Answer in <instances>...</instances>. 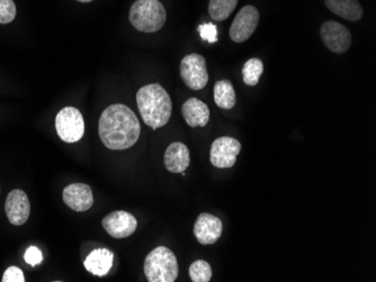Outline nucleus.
<instances>
[{
  "mask_svg": "<svg viewBox=\"0 0 376 282\" xmlns=\"http://www.w3.org/2000/svg\"><path fill=\"white\" fill-rule=\"evenodd\" d=\"M5 211L11 224L15 226L25 224L30 214V204L28 195L21 189L11 190L6 199Z\"/></svg>",
  "mask_w": 376,
  "mask_h": 282,
  "instance_id": "obj_11",
  "label": "nucleus"
},
{
  "mask_svg": "<svg viewBox=\"0 0 376 282\" xmlns=\"http://www.w3.org/2000/svg\"><path fill=\"white\" fill-rule=\"evenodd\" d=\"M190 277L193 282H209L212 278V268L203 260L193 262L190 266Z\"/></svg>",
  "mask_w": 376,
  "mask_h": 282,
  "instance_id": "obj_21",
  "label": "nucleus"
},
{
  "mask_svg": "<svg viewBox=\"0 0 376 282\" xmlns=\"http://www.w3.org/2000/svg\"><path fill=\"white\" fill-rule=\"evenodd\" d=\"M64 203L72 211L83 213L89 211L93 205V190L89 184H69L62 194Z\"/></svg>",
  "mask_w": 376,
  "mask_h": 282,
  "instance_id": "obj_13",
  "label": "nucleus"
},
{
  "mask_svg": "<svg viewBox=\"0 0 376 282\" xmlns=\"http://www.w3.org/2000/svg\"><path fill=\"white\" fill-rule=\"evenodd\" d=\"M98 133L106 148L123 151L132 148L139 140L140 122L125 105H110L99 118Z\"/></svg>",
  "mask_w": 376,
  "mask_h": 282,
  "instance_id": "obj_1",
  "label": "nucleus"
},
{
  "mask_svg": "<svg viewBox=\"0 0 376 282\" xmlns=\"http://www.w3.org/2000/svg\"><path fill=\"white\" fill-rule=\"evenodd\" d=\"M143 271L149 282H173L178 277L176 255L166 247H158L147 255Z\"/></svg>",
  "mask_w": 376,
  "mask_h": 282,
  "instance_id": "obj_4",
  "label": "nucleus"
},
{
  "mask_svg": "<svg viewBox=\"0 0 376 282\" xmlns=\"http://www.w3.org/2000/svg\"><path fill=\"white\" fill-rule=\"evenodd\" d=\"M328 9L343 20L357 22L363 17V7L358 0H324Z\"/></svg>",
  "mask_w": 376,
  "mask_h": 282,
  "instance_id": "obj_17",
  "label": "nucleus"
},
{
  "mask_svg": "<svg viewBox=\"0 0 376 282\" xmlns=\"http://www.w3.org/2000/svg\"><path fill=\"white\" fill-rule=\"evenodd\" d=\"M198 32L200 34V39L203 41L213 44L217 42V28L212 23H206L198 26Z\"/></svg>",
  "mask_w": 376,
  "mask_h": 282,
  "instance_id": "obj_23",
  "label": "nucleus"
},
{
  "mask_svg": "<svg viewBox=\"0 0 376 282\" xmlns=\"http://www.w3.org/2000/svg\"><path fill=\"white\" fill-rule=\"evenodd\" d=\"M165 167L169 172L181 173L190 167V150L184 143L173 142L168 146L165 152Z\"/></svg>",
  "mask_w": 376,
  "mask_h": 282,
  "instance_id": "obj_14",
  "label": "nucleus"
},
{
  "mask_svg": "<svg viewBox=\"0 0 376 282\" xmlns=\"http://www.w3.org/2000/svg\"><path fill=\"white\" fill-rule=\"evenodd\" d=\"M238 5V0H210L209 14L213 20H228Z\"/></svg>",
  "mask_w": 376,
  "mask_h": 282,
  "instance_id": "obj_19",
  "label": "nucleus"
},
{
  "mask_svg": "<svg viewBox=\"0 0 376 282\" xmlns=\"http://www.w3.org/2000/svg\"><path fill=\"white\" fill-rule=\"evenodd\" d=\"M223 224L219 217L203 213L194 224V235L198 243L211 245L217 243L222 235Z\"/></svg>",
  "mask_w": 376,
  "mask_h": 282,
  "instance_id": "obj_12",
  "label": "nucleus"
},
{
  "mask_svg": "<svg viewBox=\"0 0 376 282\" xmlns=\"http://www.w3.org/2000/svg\"><path fill=\"white\" fill-rule=\"evenodd\" d=\"M55 129L61 140L66 143H76L85 134V122L79 110L66 107L55 117Z\"/></svg>",
  "mask_w": 376,
  "mask_h": 282,
  "instance_id": "obj_5",
  "label": "nucleus"
},
{
  "mask_svg": "<svg viewBox=\"0 0 376 282\" xmlns=\"http://www.w3.org/2000/svg\"><path fill=\"white\" fill-rule=\"evenodd\" d=\"M181 77L192 90H200L209 83V74L203 55H186L181 62Z\"/></svg>",
  "mask_w": 376,
  "mask_h": 282,
  "instance_id": "obj_6",
  "label": "nucleus"
},
{
  "mask_svg": "<svg viewBox=\"0 0 376 282\" xmlns=\"http://www.w3.org/2000/svg\"><path fill=\"white\" fill-rule=\"evenodd\" d=\"M24 259L30 266H36L43 261V254L39 247H30L25 252Z\"/></svg>",
  "mask_w": 376,
  "mask_h": 282,
  "instance_id": "obj_24",
  "label": "nucleus"
},
{
  "mask_svg": "<svg viewBox=\"0 0 376 282\" xmlns=\"http://www.w3.org/2000/svg\"><path fill=\"white\" fill-rule=\"evenodd\" d=\"M261 14L255 6H244L237 14L230 28V37L236 43H244L255 33L258 26Z\"/></svg>",
  "mask_w": 376,
  "mask_h": 282,
  "instance_id": "obj_8",
  "label": "nucleus"
},
{
  "mask_svg": "<svg viewBox=\"0 0 376 282\" xmlns=\"http://www.w3.org/2000/svg\"><path fill=\"white\" fill-rule=\"evenodd\" d=\"M137 104L143 122L152 129L165 127L171 119L173 102L159 83L143 86L137 93Z\"/></svg>",
  "mask_w": 376,
  "mask_h": 282,
  "instance_id": "obj_2",
  "label": "nucleus"
},
{
  "mask_svg": "<svg viewBox=\"0 0 376 282\" xmlns=\"http://www.w3.org/2000/svg\"><path fill=\"white\" fill-rule=\"evenodd\" d=\"M130 22L143 33H156L167 20L165 7L159 0H137L130 9Z\"/></svg>",
  "mask_w": 376,
  "mask_h": 282,
  "instance_id": "obj_3",
  "label": "nucleus"
},
{
  "mask_svg": "<svg viewBox=\"0 0 376 282\" xmlns=\"http://www.w3.org/2000/svg\"><path fill=\"white\" fill-rule=\"evenodd\" d=\"M241 151V144L234 137H219L212 143L210 160L212 165L219 169H229L234 167L237 155Z\"/></svg>",
  "mask_w": 376,
  "mask_h": 282,
  "instance_id": "obj_7",
  "label": "nucleus"
},
{
  "mask_svg": "<svg viewBox=\"0 0 376 282\" xmlns=\"http://www.w3.org/2000/svg\"><path fill=\"white\" fill-rule=\"evenodd\" d=\"M3 282H25L24 274L17 266H9L3 276Z\"/></svg>",
  "mask_w": 376,
  "mask_h": 282,
  "instance_id": "obj_25",
  "label": "nucleus"
},
{
  "mask_svg": "<svg viewBox=\"0 0 376 282\" xmlns=\"http://www.w3.org/2000/svg\"><path fill=\"white\" fill-rule=\"evenodd\" d=\"M322 42L331 52L343 54L352 45V34L346 26L335 20L324 23L320 30Z\"/></svg>",
  "mask_w": 376,
  "mask_h": 282,
  "instance_id": "obj_9",
  "label": "nucleus"
},
{
  "mask_svg": "<svg viewBox=\"0 0 376 282\" xmlns=\"http://www.w3.org/2000/svg\"><path fill=\"white\" fill-rule=\"evenodd\" d=\"M114 262V253L108 249H96L89 253L84 266L87 271L97 277H104L110 272Z\"/></svg>",
  "mask_w": 376,
  "mask_h": 282,
  "instance_id": "obj_16",
  "label": "nucleus"
},
{
  "mask_svg": "<svg viewBox=\"0 0 376 282\" xmlns=\"http://www.w3.org/2000/svg\"><path fill=\"white\" fill-rule=\"evenodd\" d=\"M103 228L114 239H127L137 230V221L127 211H112L103 218Z\"/></svg>",
  "mask_w": 376,
  "mask_h": 282,
  "instance_id": "obj_10",
  "label": "nucleus"
},
{
  "mask_svg": "<svg viewBox=\"0 0 376 282\" xmlns=\"http://www.w3.org/2000/svg\"><path fill=\"white\" fill-rule=\"evenodd\" d=\"M78 1H81V3H91L93 0H78Z\"/></svg>",
  "mask_w": 376,
  "mask_h": 282,
  "instance_id": "obj_26",
  "label": "nucleus"
},
{
  "mask_svg": "<svg viewBox=\"0 0 376 282\" xmlns=\"http://www.w3.org/2000/svg\"><path fill=\"white\" fill-rule=\"evenodd\" d=\"M215 102L221 110H232L236 105V91L229 80H220L215 85Z\"/></svg>",
  "mask_w": 376,
  "mask_h": 282,
  "instance_id": "obj_18",
  "label": "nucleus"
},
{
  "mask_svg": "<svg viewBox=\"0 0 376 282\" xmlns=\"http://www.w3.org/2000/svg\"><path fill=\"white\" fill-rule=\"evenodd\" d=\"M16 17V5L13 0H0V24H9Z\"/></svg>",
  "mask_w": 376,
  "mask_h": 282,
  "instance_id": "obj_22",
  "label": "nucleus"
},
{
  "mask_svg": "<svg viewBox=\"0 0 376 282\" xmlns=\"http://www.w3.org/2000/svg\"><path fill=\"white\" fill-rule=\"evenodd\" d=\"M181 112L190 127H204L209 123V107L198 98H190L186 100L181 107Z\"/></svg>",
  "mask_w": 376,
  "mask_h": 282,
  "instance_id": "obj_15",
  "label": "nucleus"
},
{
  "mask_svg": "<svg viewBox=\"0 0 376 282\" xmlns=\"http://www.w3.org/2000/svg\"><path fill=\"white\" fill-rule=\"evenodd\" d=\"M264 72V64L258 58H251L244 64L242 69V79L244 83L250 87L257 85Z\"/></svg>",
  "mask_w": 376,
  "mask_h": 282,
  "instance_id": "obj_20",
  "label": "nucleus"
}]
</instances>
